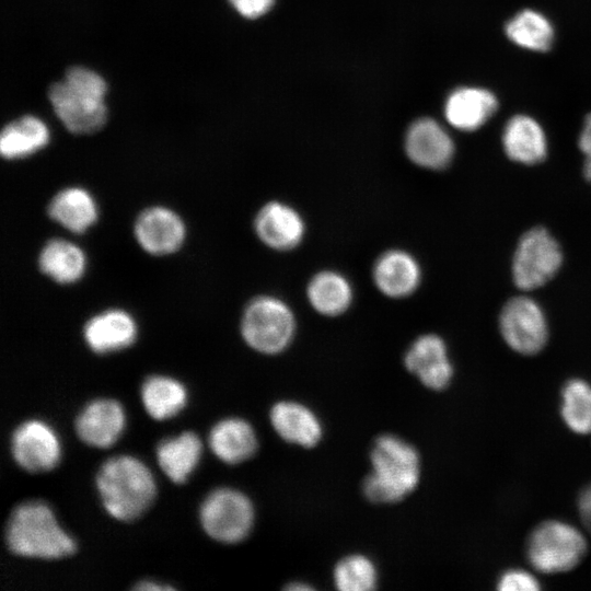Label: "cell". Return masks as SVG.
Wrapping results in <instances>:
<instances>
[{
  "instance_id": "obj_1",
  "label": "cell",
  "mask_w": 591,
  "mask_h": 591,
  "mask_svg": "<svg viewBox=\"0 0 591 591\" xmlns=\"http://www.w3.org/2000/svg\"><path fill=\"white\" fill-rule=\"evenodd\" d=\"M8 549L18 556L61 559L77 549L74 540L58 524L50 507L27 500L14 507L4 528Z\"/></svg>"
},
{
  "instance_id": "obj_2",
  "label": "cell",
  "mask_w": 591,
  "mask_h": 591,
  "mask_svg": "<svg viewBox=\"0 0 591 591\" xmlns=\"http://www.w3.org/2000/svg\"><path fill=\"white\" fill-rule=\"evenodd\" d=\"M370 462L372 471L363 479L362 491L373 503L398 502L419 483V454L397 436H379L371 447Z\"/></svg>"
},
{
  "instance_id": "obj_3",
  "label": "cell",
  "mask_w": 591,
  "mask_h": 591,
  "mask_svg": "<svg viewBox=\"0 0 591 591\" xmlns=\"http://www.w3.org/2000/svg\"><path fill=\"white\" fill-rule=\"evenodd\" d=\"M95 480L103 507L119 521L138 519L155 498L157 487L151 471L131 455L107 459L100 466Z\"/></svg>"
},
{
  "instance_id": "obj_4",
  "label": "cell",
  "mask_w": 591,
  "mask_h": 591,
  "mask_svg": "<svg viewBox=\"0 0 591 591\" xmlns=\"http://www.w3.org/2000/svg\"><path fill=\"white\" fill-rule=\"evenodd\" d=\"M105 93L106 83L101 76L83 67H72L63 81L49 88L48 97L69 131L90 134L106 120Z\"/></svg>"
},
{
  "instance_id": "obj_5",
  "label": "cell",
  "mask_w": 591,
  "mask_h": 591,
  "mask_svg": "<svg viewBox=\"0 0 591 591\" xmlns=\"http://www.w3.org/2000/svg\"><path fill=\"white\" fill-rule=\"evenodd\" d=\"M584 535L570 523L547 520L540 523L526 542V557L537 571L560 573L575 568L587 553Z\"/></svg>"
},
{
  "instance_id": "obj_6",
  "label": "cell",
  "mask_w": 591,
  "mask_h": 591,
  "mask_svg": "<svg viewBox=\"0 0 591 591\" xmlns=\"http://www.w3.org/2000/svg\"><path fill=\"white\" fill-rule=\"evenodd\" d=\"M294 331V316L289 306L280 299L269 296L251 301L241 321V333L245 343L266 355L285 350L293 338Z\"/></svg>"
},
{
  "instance_id": "obj_7",
  "label": "cell",
  "mask_w": 591,
  "mask_h": 591,
  "mask_svg": "<svg viewBox=\"0 0 591 591\" xmlns=\"http://www.w3.org/2000/svg\"><path fill=\"white\" fill-rule=\"evenodd\" d=\"M204 531L224 544L243 541L254 524V507L243 493L220 487L207 495L199 510Z\"/></svg>"
},
{
  "instance_id": "obj_8",
  "label": "cell",
  "mask_w": 591,
  "mask_h": 591,
  "mask_svg": "<svg viewBox=\"0 0 591 591\" xmlns=\"http://www.w3.org/2000/svg\"><path fill=\"white\" fill-rule=\"evenodd\" d=\"M561 262L556 240L544 228H533L522 235L513 255L514 285L525 291L542 287L556 275Z\"/></svg>"
},
{
  "instance_id": "obj_9",
  "label": "cell",
  "mask_w": 591,
  "mask_h": 591,
  "mask_svg": "<svg viewBox=\"0 0 591 591\" xmlns=\"http://www.w3.org/2000/svg\"><path fill=\"white\" fill-rule=\"evenodd\" d=\"M499 325L507 345L521 355L540 352L548 338L545 315L529 297L510 299L501 310Z\"/></svg>"
},
{
  "instance_id": "obj_10",
  "label": "cell",
  "mask_w": 591,
  "mask_h": 591,
  "mask_svg": "<svg viewBox=\"0 0 591 591\" xmlns=\"http://www.w3.org/2000/svg\"><path fill=\"white\" fill-rule=\"evenodd\" d=\"M10 449L15 463L30 473L51 471L60 460V443L56 432L38 419L26 420L14 429Z\"/></svg>"
},
{
  "instance_id": "obj_11",
  "label": "cell",
  "mask_w": 591,
  "mask_h": 591,
  "mask_svg": "<svg viewBox=\"0 0 591 591\" xmlns=\"http://www.w3.org/2000/svg\"><path fill=\"white\" fill-rule=\"evenodd\" d=\"M125 427L121 405L112 398H97L88 403L74 420L78 438L85 444L105 449L113 445Z\"/></svg>"
},
{
  "instance_id": "obj_12",
  "label": "cell",
  "mask_w": 591,
  "mask_h": 591,
  "mask_svg": "<svg viewBox=\"0 0 591 591\" xmlns=\"http://www.w3.org/2000/svg\"><path fill=\"white\" fill-rule=\"evenodd\" d=\"M406 369L428 389L441 391L453 376V367L444 341L437 335L418 337L405 354Z\"/></svg>"
},
{
  "instance_id": "obj_13",
  "label": "cell",
  "mask_w": 591,
  "mask_h": 591,
  "mask_svg": "<svg viewBox=\"0 0 591 591\" xmlns=\"http://www.w3.org/2000/svg\"><path fill=\"white\" fill-rule=\"evenodd\" d=\"M135 236L146 252L167 255L183 244L185 225L174 211L164 207H151L137 218Z\"/></svg>"
},
{
  "instance_id": "obj_14",
  "label": "cell",
  "mask_w": 591,
  "mask_h": 591,
  "mask_svg": "<svg viewBox=\"0 0 591 591\" xmlns=\"http://www.w3.org/2000/svg\"><path fill=\"white\" fill-rule=\"evenodd\" d=\"M406 152L419 166L432 170L445 167L452 160L454 143L449 134L433 119L417 120L406 136Z\"/></svg>"
},
{
  "instance_id": "obj_15",
  "label": "cell",
  "mask_w": 591,
  "mask_h": 591,
  "mask_svg": "<svg viewBox=\"0 0 591 591\" xmlns=\"http://www.w3.org/2000/svg\"><path fill=\"white\" fill-rule=\"evenodd\" d=\"M255 231L267 246L287 251L296 247L304 235V222L290 206L270 201L258 211Z\"/></svg>"
},
{
  "instance_id": "obj_16",
  "label": "cell",
  "mask_w": 591,
  "mask_h": 591,
  "mask_svg": "<svg viewBox=\"0 0 591 591\" xmlns=\"http://www.w3.org/2000/svg\"><path fill=\"white\" fill-rule=\"evenodd\" d=\"M270 422L278 436L303 448L315 447L323 434L318 417L305 405L281 401L270 409Z\"/></svg>"
},
{
  "instance_id": "obj_17",
  "label": "cell",
  "mask_w": 591,
  "mask_h": 591,
  "mask_svg": "<svg viewBox=\"0 0 591 591\" xmlns=\"http://www.w3.org/2000/svg\"><path fill=\"white\" fill-rule=\"evenodd\" d=\"M83 335L94 352L108 354L130 346L136 339L137 326L129 313L108 310L90 318Z\"/></svg>"
},
{
  "instance_id": "obj_18",
  "label": "cell",
  "mask_w": 591,
  "mask_h": 591,
  "mask_svg": "<svg viewBox=\"0 0 591 591\" xmlns=\"http://www.w3.org/2000/svg\"><path fill=\"white\" fill-rule=\"evenodd\" d=\"M497 107V97L489 90L460 88L449 95L444 115L453 127L463 131H473L482 127Z\"/></svg>"
},
{
  "instance_id": "obj_19",
  "label": "cell",
  "mask_w": 591,
  "mask_h": 591,
  "mask_svg": "<svg viewBox=\"0 0 591 591\" xmlns=\"http://www.w3.org/2000/svg\"><path fill=\"white\" fill-rule=\"evenodd\" d=\"M208 442L215 455L227 464H239L251 459L258 445L251 424L236 417L217 422L210 430Z\"/></svg>"
},
{
  "instance_id": "obj_20",
  "label": "cell",
  "mask_w": 591,
  "mask_h": 591,
  "mask_svg": "<svg viewBox=\"0 0 591 591\" xmlns=\"http://www.w3.org/2000/svg\"><path fill=\"white\" fill-rule=\"evenodd\" d=\"M503 150L514 162L532 165L547 154V141L541 125L526 115L511 117L502 132Z\"/></svg>"
},
{
  "instance_id": "obj_21",
  "label": "cell",
  "mask_w": 591,
  "mask_h": 591,
  "mask_svg": "<svg viewBox=\"0 0 591 591\" xmlns=\"http://www.w3.org/2000/svg\"><path fill=\"white\" fill-rule=\"evenodd\" d=\"M379 290L391 298H403L418 287L420 269L415 258L404 251L393 250L381 255L373 268Z\"/></svg>"
},
{
  "instance_id": "obj_22",
  "label": "cell",
  "mask_w": 591,
  "mask_h": 591,
  "mask_svg": "<svg viewBox=\"0 0 591 591\" xmlns=\"http://www.w3.org/2000/svg\"><path fill=\"white\" fill-rule=\"evenodd\" d=\"M202 445L193 431L166 438L157 447V460L163 473L175 484H183L196 468Z\"/></svg>"
},
{
  "instance_id": "obj_23",
  "label": "cell",
  "mask_w": 591,
  "mask_h": 591,
  "mask_svg": "<svg viewBox=\"0 0 591 591\" xmlns=\"http://www.w3.org/2000/svg\"><path fill=\"white\" fill-rule=\"evenodd\" d=\"M48 215L66 229L81 233L96 221L97 207L89 192L68 187L51 199Z\"/></svg>"
},
{
  "instance_id": "obj_24",
  "label": "cell",
  "mask_w": 591,
  "mask_h": 591,
  "mask_svg": "<svg viewBox=\"0 0 591 591\" xmlns=\"http://www.w3.org/2000/svg\"><path fill=\"white\" fill-rule=\"evenodd\" d=\"M141 401L153 419L164 420L184 408L187 393L185 386L173 378L151 375L142 383Z\"/></svg>"
},
{
  "instance_id": "obj_25",
  "label": "cell",
  "mask_w": 591,
  "mask_h": 591,
  "mask_svg": "<svg viewBox=\"0 0 591 591\" xmlns=\"http://www.w3.org/2000/svg\"><path fill=\"white\" fill-rule=\"evenodd\" d=\"M40 270L59 283L80 279L85 270V256L76 244L61 239L49 241L38 258Z\"/></svg>"
},
{
  "instance_id": "obj_26",
  "label": "cell",
  "mask_w": 591,
  "mask_h": 591,
  "mask_svg": "<svg viewBox=\"0 0 591 591\" xmlns=\"http://www.w3.org/2000/svg\"><path fill=\"white\" fill-rule=\"evenodd\" d=\"M48 140L49 131L40 119L23 116L3 128L0 151L5 159H20L44 148Z\"/></svg>"
},
{
  "instance_id": "obj_27",
  "label": "cell",
  "mask_w": 591,
  "mask_h": 591,
  "mask_svg": "<svg viewBox=\"0 0 591 591\" xmlns=\"http://www.w3.org/2000/svg\"><path fill=\"white\" fill-rule=\"evenodd\" d=\"M308 298L318 313L335 316L348 309L352 290L348 280L340 274L322 271L310 281Z\"/></svg>"
},
{
  "instance_id": "obj_28",
  "label": "cell",
  "mask_w": 591,
  "mask_h": 591,
  "mask_svg": "<svg viewBox=\"0 0 591 591\" xmlns=\"http://www.w3.org/2000/svg\"><path fill=\"white\" fill-rule=\"evenodd\" d=\"M505 32L512 43L533 51L548 50L554 39L551 22L531 9L522 10L509 20Z\"/></svg>"
},
{
  "instance_id": "obj_29",
  "label": "cell",
  "mask_w": 591,
  "mask_h": 591,
  "mask_svg": "<svg viewBox=\"0 0 591 591\" xmlns=\"http://www.w3.org/2000/svg\"><path fill=\"white\" fill-rule=\"evenodd\" d=\"M560 414L565 425L575 433L591 432V385L571 379L561 389Z\"/></svg>"
},
{
  "instance_id": "obj_30",
  "label": "cell",
  "mask_w": 591,
  "mask_h": 591,
  "mask_svg": "<svg viewBox=\"0 0 591 591\" xmlns=\"http://www.w3.org/2000/svg\"><path fill=\"white\" fill-rule=\"evenodd\" d=\"M333 579L340 591H369L376 588L378 571L369 557L352 554L336 564Z\"/></svg>"
},
{
  "instance_id": "obj_31",
  "label": "cell",
  "mask_w": 591,
  "mask_h": 591,
  "mask_svg": "<svg viewBox=\"0 0 591 591\" xmlns=\"http://www.w3.org/2000/svg\"><path fill=\"white\" fill-rule=\"evenodd\" d=\"M500 591H536L541 589L538 580L526 570L513 568L505 571L497 581Z\"/></svg>"
},
{
  "instance_id": "obj_32",
  "label": "cell",
  "mask_w": 591,
  "mask_h": 591,
  "mask_svg": "<svg viewBox=\"0 0 591 591\" xmlns=\"http://www.w3.org/2000/svg\"><path fill=\"white\" fill-rule=\"evenodd\" d=\"M230 2L242 15L254 19L266 13L274 0H230Z\"/></svg>"
},
{
  "instance_id": "obj_33",
  "label": "cell",
  "mask_w": 591,
  "mask_h": 591,
  "mask_svg": "<svg viewBox=\"0 0 591 591\" xmlns=\"http://www.w3.org/2000/svg\"><path fill=\"white\" fill-rule=\"evenodd\" d=\"M579 148L584 155L583 174L591 182V114H589L579 137Z\"/></svg>"
},
{
  "instance_id": "obj_34",
  "label": "cell",
  "mask_w": 591,
  "mask_h": 591,
  "mask_svg": "<svg viewBox=\"0 0 591 591\" xmlns=\"http://www.w3.org/2000/svg\"><path fill=\"white\" fill-rule=\"evenodd\" d=\"M578 508L586 525L591 530V484L581 491Z\"/></svg>"
},
{
  "instance_id": "obj_35",
  "label": "cell",
  "mask_w": 591,
  "mask_h": 591,
  "mask_svg": "<svg viewBox=\"0 0 591 591\" xmlns=\"http://www.w3.org/2000/svg\"><path fill=\"white\" fill-rule=\"evenodd\" d=\"M134 590H143V591H151V590H174L172 586L164 584L161 582H157L153 580H142L139 581L136 586L132 587Z\"/></svg>"
},
{
  "instance_id": "obj_36",
  "label": "cell",
  "mask_w": 591,
  "mask_h": 591,
  "mask_svg": "<svg viewBox=\"0 0 591 591\" xmlns=\"http://www.w3.org/2000/svg\"><path fill=\"white\" fill-rule=\"evenodd\" d=\"M288 589H291V590H309L311 589V587H309L308 584H304V583H294L292 586H288Z\"/></svg>"
}]
</instances>
